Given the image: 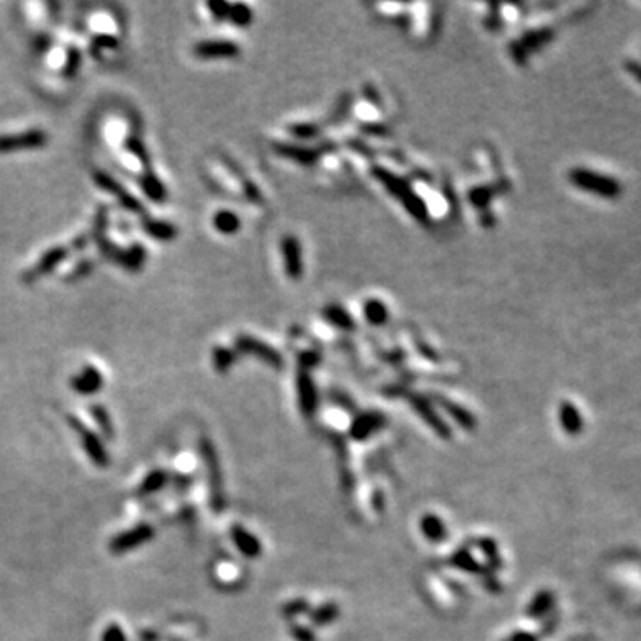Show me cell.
<instances>
[{
  "label": "cell",
  "instance_id": "cell-2",
  "mask_svg": "<svg viewBox=\"0 0 641 641\" xmlns=\"http://www.w3.org/2000/svg\"><path fill=\"white\" fill-rule=\"evenodd\" d=\"M373 175L389 189L390 195H394L401 203H403L404 209H407L415 220L421 221V223H428L429 221L428 207H426V203L415 195V191L412 189L410 183H408L407 180L394 175L389 169L380 168V166H376V168L373 169Z\"/></svg>",
  "mask_w": 641,
  "mask_h": 641
},
{
  "label": "cell",
  "instance_id": "cell-17",
  "mask_svg": "<svg viewBox=\"0 0 641 641\" xmlns=\"http://www.w3.org/2000/svg\"><path fill=\"white\" fill-rule=\"evenodd\" d=\"M561 424H563L565 431L570 433V435H577V433L583 429V419H581L579 410L574 407L572 403H563L561 404Z\"/></svg>",
  "mask_w": 641,
  "mask_h": 641
},
{
  "label": "cell",
  "instance_id": "cell-26",
  "mask_svg": "<svg viewBox=\"0 0 641 641\" xmlns=\"http://www.w3.org/2000/svg\"><path fill=\"white\" fill-rule=\"evenodd\" d=\"M469 196H470V200H472L474 205L484 207L488 203V200H490L492 193H490V189H487V187H476L474 191H470Z\"/></svg>",
  "mask_w": 641,
  "mask_h": 641
},
{
  "label": "cell",
  "instance_id": "cell-3",
  "mask_svg": "<svg viewBox=\"0 0 641 641\" xmlns=\"http://www.w3.org/2000/svg\"><path fill=\"white\" fill-rule=\"evenodd\" d=\"M68 424L72 426V429H74V431L77 433L79 438H81L82 449H84L86 455L89 456V460H91L96 467L109 465L110 456H109V453H107L106 446H103L102 438H100V436L96 435L93 429H89L88 426L81 421V419L68 417Z\"/></svg>",
  "mask_w": 641,
  "mask_h": 641
},
{
  "label": "cell",
  "instance_id": "cell-6",
  "mask_svg": "<svg viewBox=\"0 0 641 641\" xmlns=\"http://www.w3.org/2000/svg\"><path fill=\"white\" fill-rule=\"evenodd\" d=\"M48 141V136L45 130H25V132L16 134H2L0 136V154H11V152L22 150H36V148L45 147Z\"/></svg>",
  "mask_w": 641,
  "mask_h": 641
},
{
  "label": "cell",
  "instance_id": "cell-25",
  "mask_svg": "<svg viewBox=\"0 0 641 641\" xmlns=\"http://www.w3.org/2000/svg\"><path fill=\"white\" fill-rule=\"evenodd\" d=\"M102 641H127V636L118 623H110L102 633Z\"/></svg>",
  "mask_w": 641,
  "mask_h": 641
},
{
  "label": "cell",
  "instance_id": "cell-13",
  "mask_svg": "<svg viewBox=\"0 0 641 641\" xmlns=\"http://www.w3.org/2000/svg\"><path fill=\"white\" fill-rule=\"evenodd\" d=\"M140 183H141V189L144 191V195H147L148 198L152 200V202H157V203L164 202V200H166V187H164V183H162L161 180H159V176L154 175V173H152L150 169H148V171H144L143 175H141Z\"/></svg>",
  "mask_w": 641,
  "mask_h": 641
},
{
  "label": "cell",
  "instance_id": "cell-29",
  "mask_svg": "<svg viewBox=\"0 0 641 641\" xmlns=\"http://www.w3.org/2000/svg\"><path fill=\"white\" fill-rule=\"evenodd\" d=\"M627 70H629L630 74L637 79V81H641V67L637 64V62H634V61L627 62Z\"/></svg>",
  "mask_w": 641,
  "mask_h": 641
},
{
  "label": "cell",
  "instance_id": "cell-15",
  "mask_svg": "<svg viewBox=\"0 0 641 641\" xmlns=\"http://www.w3.org/2000/svg\"><path fill=\"white\" fill-rule=\"evenodd\" d=\"M143 230L147 232L150 237L157 239V241H171L176 237V228L175 225L166 223V221L159 220H144L141 223Z\"/></svg>",
  "mask_w": 641,
  "mask_h": 641
},
{
  "label": "cell",
  "instance_id": "cell-10",
  "mask_svg": "<svg viewBox=\"0 0 641 641\" xmlns=\"http://www.w3.org/2000/svg\"><path fill=\"white\" fill-rule=\"evenodd\" d=\"M70 387L81 396H93L103 387V376L96 367L86 365L70 380Z\"/></svg>",
  "mask_w": 641,
  "mask_h": 641
},
{
  "label": "cell",
  "instance_id": "cell-24",
  "mask_svg": "<svg viewBox=\"0 0 641 641\" xmlns=\"http://www.w3.org/2000/svg\"><path fill=\"white\" fill-rule=\"evenodd\" d=\"M234 358H235L234 351H230V349H227V348H217L216 351H214L212 362H214V365H216L217 370L225 373V370L232 365Z\"/></svg>",
  "mask_w": 641,
  "mask_h": 641
},
{
  "label": "cell",
  "instance_id": "cell-21",
  "mask_svg": "<svg viewBox=\"0 0 641 641\" xmlns=\"http://www.w3.org/2000/svg\"><path fill=\"white\" fill-rule=\"evenodd\" d=\"M89 414H91L93 422H95L96 428L100 429V433H102L106 438H113L114 436L113 421H110V415L109 412L106 410V407H102V404H93V407L89 408Z\"/></svg>",
  "mask_w": 641,
  "mask_h": 641
},
{
  "label": "cell",
  "instance_id": "cell-22",
  "mask_svg": "<svg viewBox=\"0 0 641 641\" xmlns=\"http://www.w3.org/2000/svg\"><path fill=\"white\" fill-rule=\"evenodd\" d=\"M554 33L550 29H540V30H533V33H528L522 40L521 47L524 48L526 54L533 50H538L540 47H543L545 43H549L552 40Z\"/></svg>",
  "mask_w": 641,
  "mask_h": 641
},
{
  "label": "cell",
  "instance_id": "cell-28",
  "mask_svg": "<svg viewBox=\"0 0 641 641\" xmlns=\"http://www.w3.org/2000/svg\"><path fill=\"white\" fill-rule=\"evenodd\" d=\"M207 8L210 9V13H212V16L216 20L228 18V9H230V4H228V2H209Z\"/></svg>",
  "mask_w": 641,
  "mask_h": 641
},
{
  "label": "cell",
  "instance_id": "cell-16",
  "mask_svg": "<svg viewBox=\"0 0 641 641\" xmlns=\"http://www.w3.org/2000/svg\"><path fill=\"white\" fill-rule=\"evenodd\" d=\"M212 225L220 234L234 235L241 228V220L232 210H217L212 217Z\"/></svg>",
  "mask_w": 641,
  "mask_h": 641
},
{
  "label": "cell",
  "instance_id": "cell-19",
  "mask_svg": "<svg viewBox=\"0 0 641 641\" xmlns=\"http://www.w3.org/2000/svg\"><path fill=\"white\" fill-rule=\"evenodd\" d=\"M363 315H365V319L370 324L381 327L389 319V308H387L385 303H381L380 300H369L363 305Z\"/></svg>",
  "mask_w": 641,
  "mask_h": 641
},
{
  "label": "cell",
  "instance_id": "cell-23",
  "mask_svg": "<svg viewBox=\"0 0 641 641\" xmlns=\"http://www.w3.org/2000/svg\"><path fill=\"white\" fill-rule=\"evenodd\" d=\"M228 18H230L235 25L244 27L251 22L253 13L246 4H230V9H228Z\"/></svg>",
  "mask_w": 641,
  "mask_h": 641
},
{
  "label": "cell",
  "instance_id": "cell-4",
  "mask_svg": "<svg viewBox=\"0 0 641 641\" xmlns=\"http://www.w3.org/2000/svg\"><path fill=\"white\" fill-rule=\"evenodd\" d=\"M155 535V529L152 528V524H137L132 529H127V531L120 533V535L113 536L109 542V550L113 554H125L130 552V550L137 549V547L144 545V543L150 542Z\"/></svg>",
  "mask_w": 641,
  "mask_h": 641
},
{
  "label": "cell",
  "instance_id": "cell-5",
  "mask_svg": "<svg viewBox=\"0 0 641 641\" xmlns=\"http://www.w3.org/2000/svg\"><path fill=\"white\" fill-rule=\"evenodd\" d=\"M93 180H95V183L100 187V189H103L106 193L113 195L121 207H125V209L130 210V212H136V214L143 212L144 214V207L141 205L140 200H137L136 196L130 193V191L125 189V187L118 182V180H114L109 173L96 169V171L93 173Z\"/></svg>",
  "mask_w": 641,
  "mask_h": 641
},
{
  "label": "cell",
  "instance_id": "cell-18",
  "mask_svg": "<svg viewBox=\"0 0 641 641\" xmlns=\"http://www.w3.org/2000/svg\"><path fill=\"white\" fill-rule=\"evenodd\" d=\"M323 315L328 323L334 324L335 328H341V330H353L355 328V321L351 319V315L339 305H330V307L324 308Z\"/></svg>",
  "mask_w": 641,
  "mask_h": 641
},
{
  "label": "cell",
  "instance_id": "cell-27",
  "mask_svg": "<svg viewBox=\"0 0 641 641\" xmlns=\"http://www.w3.org/2000/svg\"><path fill=\"white\" fill-rule=\"evenodd\" d=\"M290 134L301 137V140H308V137H314L317 134V127H314V125H294V127H290Z\"/></svg>",
  "mask_w": 641,
  "mask_h": 641
},
{
  "label": "cell",
  "instance_id": "cell-1",
  "mask_svg": "<svg viewBox=\"0 0 641 641\" xmlns=\"http://www.w3.org/2000/svg\"><path fill=\"white\" fill-rule=\"evenodd\" d=\"M568 182L575 189L584 191L588 195L599 196L604 200H616L623 195V183L616 176L595 171L584 166H575L568 171Z\"/></svg>",
  "mask_w": 641,
  "mask_h": 641
},
{
  "label": "cell",
  "instance_id": "cell-14",
  "mask_svg": "<svg viewBox=\"0 0 641 641\" xmlns=\"http://www.w3.org/2000/svg\"><path fill=\"white\" fill-rule=\"evenodd\" d=\"M276 152L283 157H289L300 164H314L317 161V152L297 144H276Z\"/></svg>",
  "mask_w": 641,
  "mask_h": 641
},
{
  "label": "cell",
  "instance_id": "cell-7",
  "mask_svg": "<svg viewBox=\"0 0 641 641\" xmlns=\"http://www.w3.org/2000/svg\"><path fill=\"white\" fill-rule=\"evenodd\" d=\"M68 256V248L64 246H55V248H50L43 256H41L40 261L29 269V271L23 275V282L30 283V282H36L40 280L41 276H47L48 273H52L54 269H57L62 262L67 261Z\"/></svg>",
  "mask_w": 641,
  "mask_h": 641
},
{
  "label": "cell",
  "instance_id": "cell-12",
  "mask_svg": "<svg viewBox=\"0 0 641 641\" xmlns=\"http://www.w3.org/2000/svg\"><path fill=\"white\" fill-rule=\"evenodd\" d=\"M237 348L244 353H253V355H256L259 358L266 360L268 363L280 365V362H282V358H280V355L276 349H273L271 346L264 344V342L256 341V339L248 337V335H242V337L237 339Z\"/></svg>",
  "mask_w": 641,
  "mask_h": 641
},
{
  "label": "cell",
  "instance_id": "cell-9",
  "mask_svg": "<svg viewBox=\"0 0 641 641\" xmlns=\"http://www.w3.org/2000/svg\"><path fill=\"white\" fill-rule=\"evenodd\" d=\"M196 57L200 59H232L239 55V47L234 41L228 40H205L200 41L193 48Z\"/></svg>",
  "mask_w": 641,
  "mask_h": 641
},
{
  "label": "cell",
  "instance_id": "cell-20",
  "mask_svg": "<svg viewBox=\"0 0 641 641\" xmlns=\"http://www.w3.org/2000/svg\"><path fill=\"white\" fill-rule=\"evenodd\" d=\"M168 483V474L161 469H155L152 472L147 474L143 481L140 484V495H152L155 492L162 490L164 484Z\"/></svg>",
  "mask_w": 641,
  "mask_h": 641
},
{
  "label": "cell",
  "instance_id": "cell-8",
  "mask_svg": "<svg viewBox=\"0 0 641 641\" xmlns=\"http://www.w3.org/2000/svg\"><path fill=\"white\" fill-rule=\"evenodd\" d=\"M200 447H202L203 460H205V465H207V469H209L212 506L216 509H220L221 506H223V490H221V476H220V467H217L216 451H214L212 443H210L209 440H202Z\"/></svg>",
  "mask_w": 641,
  "mask_h": 641
},
{
  "label": "cell",
  "instance_id": "cell-11",
  "mask_svg": "<svg viewBox=\"0 0 641 641\" xmlns=\"http://www.w3.org/2000/svg\"><path fill=\"white\" fill-rule=\"evenodd\" d=\"M282 255L287 276L293 280H300L303 275V259H301L300 241L294 235H287L282 239Z\"/></svg>",
  "mask_w": 641,
  "mask_h": 641
}]
</instances>
